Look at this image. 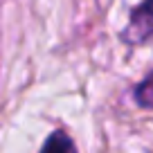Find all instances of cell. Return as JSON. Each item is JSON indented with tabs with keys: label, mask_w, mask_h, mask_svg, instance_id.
<instances>
[{
	"label": "cell",
	"mask_w": 153,
	"mask_h": 153,
	"mask_svg": "<svg viewBox=\"0 0 153 153\" xmlns=\"http://www.w3.org/2000/svg\"><path fill=\"white\" fill-rule=\"evenodd\" d=\"M133 97H135V101H137L142 108H151L153 110V72L144 79L142 83H137Z\"/></svg>",
	"instance_id": "3"
},
{
	"label": "cell",
	"mask_w": 153,
	"mask_h": 153,
	"mask_svg": "<svg viewBox=\"0 0 153 153\" xmlns=\"http://www.w3.org/2000/svg\"><path fill=\"white\" fill-rule=\"evenodd\" d=\"M122 38L131 45H142L153 38V0H144L133 9L128 27L124 29Z\"/></svg>",
	"instance_id": "1"
},
{
	"label": "cell",
	"mask_w": 153,
	"mask_h": 153,
	"mask_svg": "<svg viewBox=\"0 0 153 153\" xmlns=\"http://www.w3.org/2000/svg\"><path fill=\"white\" fill-rule=\"evenodd\" d=\"M41 153H79V151H76L74 142H72V137L68 133H63V131H54V133L45 140Z\"/></svg>",
	"instance_id": "2"
}]
</instances>
